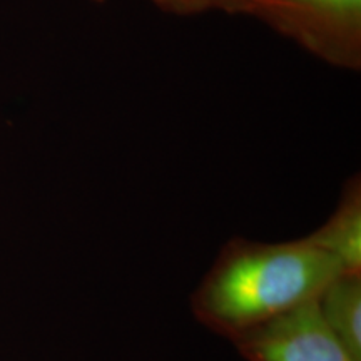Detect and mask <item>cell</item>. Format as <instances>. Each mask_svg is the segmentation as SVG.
Masks as SVG:
<instances>
[{
  "label": "cell",
  "instance_id": "52a82bcc",
  "mask_svg": "<svg viewBox=\"0 0 361 361\" xmlns=\"http://www.w3.org/2000/svg\"><path fill=\"white\" fill-rule=\"evenodd\" d=\"M90 2H94V4H104V2H106V0H90Z\"/></svg>",
  "mask_w": 361,
  "mask_h": 361
},
{
  "label": "cell",
  "instance_id": "3957f363",
  "mask_svg": "<svg viewBox=\"0 0 361 361\" xmlns=\"http://www.w3.org/2000/svg\"><path fill=\"white\" fill-rule=\"evenodd\" d=\"M233 343L247 361H360L333 335L316 300L243 333Z\"/></svg>",
  "mask_w": 361,
  "mask_h": 361
},
{
  "label": "cell",
  "instance_id": "7a4b0ae2",
  "mask_svg": "<svg viewBox=\"0 0 361 361\" xmlns=\"http://www.w3.org/2000/svg\"><path fill=\"white\" fill-rule=\"evenodd\" d=\"M250 17L335 69H361V0H238Z\"/></svg>",
  "mask_w": 361,
  "mask_h": 361
},
{
  "label": "cell",
  "instance_id": "5b68a950",
  "mask_svg": "<svg viewBox=\"0 0 361 361\" xmlns=\"http://www.w3.org/2000/svg\"><path fill=\"white\" fill-rule=\"evenodd\" d=\"M319 314L355 358L361 361V273H340L316 298Z\"/></svg>",
  "mask_w": 361,
  "mask_h": 361
},
{
  "label": "cell",
  "instance_id": "8992f818",
  "mask_svg": "<svg viewBox=\"0 0 361 361\" xmlns=\"http://www.w3.org/2000/svg\"><path fill=\"white\" fill-rule=\"evenodd\" d=\"M238 0H149L157 11L173 17H196L204 13H231Z\"/></svg>",
  "mask_w": 361,
  "mask_h": 361
},
{
  "label": "cell",
  "instance_id": "6da1fadb",
  "mask_svg": "<svg viewBox=\"0 0 361 361\" xmlns=\"http://www.w3.org/2000/svg\"><path fill=\"white\" fill-rule=\"evenodd\" d=\"M341 269L308 238L229 239L192 293L191 310L216 335L243 333L318 298Z\"/></svg>",
  "mask_w": 361,
  "mask_h": 361
},
{
  "label": "cell",
  "instance_id": "277c9868",
  "mask_svg": "<svg viewBox=\"0 0 361 361\" xmlns=\"http://www.w3.org/2000/svg\"><path fill=\"white\" fill-rule=\"evenodd\" d=\"M331 258L341 273H361V183L351 176L326 223L306 236Z\"/></svg>",
  "mask_w": 361,
  "mask_h": 361
}]
</instances>
